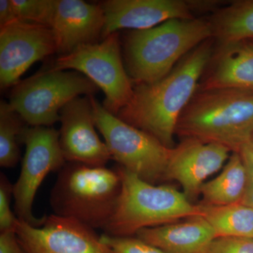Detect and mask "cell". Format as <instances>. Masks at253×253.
I'll return each mask as SVG.
<instances>
[{
    "mask_svg": "<svg viewBox=\"0 0 253 253\" xmlns=\"http://www.w3.org/2000/svg\"><path fill=\"white\" fill-rule=\"evenodd\" d=\"M22 118L11 109L9 103L0 104V166L5 168H14L20 159L18 143L21 140L24 126Z\"/></svg>",
    "mask_w": 253,
    "mask_h": 253,
    "instance_id": "21",
    "label": "cell"
},
{
    "mask_svg": "<svg viewBox=\"0 0 253 253\" xmlns=\"http://www.w3.org/2000/svg\"><path fill=\"white\" fill-rule=\"evenodd\" d=\"M0 253H26L15 230L2 231L0 234Z\"/></svg>",
    "mask_w": 253,
    "mask_h": 253,
    "instance_id": "26",
    "label": "cell"
},
{
    "mask_svg": "<svg viewBox=\"0 0 253 253\" xmlns=\"http://www.w3.org/2000/svg\"><path fill=\"white\" fill-rule=\"evenodd\" d=\"M105 23L101 4L82 0H57L51 29L57 53L63 56L85 44L96 42Z\"/></svg>",
    "mask_w": 253,
    "mask_h": 253,
    "instance_id": "15",
    "label": "cell"
},
{
    "mask_svg": "<svg viewBox=\"0 0 253 253\" xmlns=\"http://www.w3.org/2000/svg\"><path fill=\"white\" fill-rule=\"evenodd\" d=\"M240 155L244 161L247 172L246 191L241 204L253 208V160L244 155Z\"/></svg>",
    "mask_w": 253,
    "mask_h": 253,
    "instance_id": "27",
    "label": "cell"
},
{
    "mask_svg": "<svg viewBox=\"0 0 253 253\" xmlns=\"http://www.w3.org/2000/svg\"><path fill=\"white\" fill-rule=\"evenodd\" d=\"M106 38L119 30L149 29L171 19L195 18L193 1L185 0H109L101 4Z\"/></svg>",
    "mask_w": 253,
    "mask_h": 253,
    "instance_id": "14",
    "label": "cell"
},
{
    "mask_svg": "<svg viewBox=\"0 0 253 253\" xmlns=\"http://www.w3.org/2000/svg\"><path fill=\"white\" fill-rule=\"evenodd\" d=\"M121 191L122 180L117 169L71 163L61 169L50 203L54 214L104 230Z\"/></svg>",
    "mask_w": 253,
    "mask_h": 253,
    "instance_id": "5",
    "label": "cell"
},
{
    "mask_svg": "<svg viewBox=\"0 0 253 253\" xmlns=\"http://www.w3.org/2000/svg\"><path fill=\"white\" fill-rule=\"evenodd\" d=\"M240 154L244 155L253 160V134L251 140L246 146L240 151Z\"/></svg>",
    "mask_w": 253,
    "mask_h": 253,
    "instance_id": "29",
    "label": "cell"
},
{
    "mask_svg": "<svg viewBox=\"0 0 253 253\" xmlns=\"http://www.w3.org/2000/svg\"><path fill=\"white\" fill-rule=\"evenodd\" d=\"M136 236L166 253H206L216 238L214 229L203 217L145 228Z\"/></svg>",
    "mask_w": 253,
    "mask_h": 253,
    "instance_id": "17",
    "label": "cell"
},
{
    "mask_svg": "<svg viewBox=\"0 0 253 253\" xmlns=\"http://www.w3.org/2000/svg\"><path fill=\"white\" fill-rule=\"evenodd\" d=\"M57 0H11L16 17L26 22L51 27Z\"/></svg>",
    "mask_w": 253,
    "mask_h": 253,
    "instance_id": "22",
    "label": "cell"
},
{
    "mask_svg": "<svg viewBox=\"0 0 253 253\" xmlns=\"http://www.w3.org/2000/svg\"><path fill=\"white\" fill-rule=\"evenodd\" d=\"M57 53L51 27L15 20L0 27V85H16L33 63Z\"/></svg>",
    "mask_w": 253,
    "mask_h": 253,
    "instance_id": "10",
    "label": "cell"
},
{
    "mask_svg": "<svg viewBox=\"0 0 253 253\" xmlns=\"http://www.w3.org/2000/svg\"><path fill=\"white\" fill-rule=\"evenodd\" d=\"M18 19L11 0L0 1V27Z\"/></svg>",
    "mask_w": 253,
    "mask_h": 253,
    "instance_id": "28",
    "label": "cell"
},
{
    "mask_svg": "<svg viewBox=\"0 0 253 253\" xmlns=\"http://www.w3.org/2000/svg\"><path fill=\"white\" fill-rule=\"evenodd\" d=\"M60 122V145L66 161L102 167L112 159L95 129L90 96H78L63 106Z\"/></svg>",
    "mask_w": 253,
    "mask_h": 253,
    "instance_id": "12",
    "label": "cell"
},
{
    "mask_svg": "<svg viewBox=\"0 0 253 253\" xmlns=\"http://www.w3.org/2000/svg\"><path fill=\"white\" fill-rule=\"evenodd\" d=\"M98 86L78 71L40 72L18 83L9 105L31 126H51L60 121L63 106L82 94L90 96Z\"/></svg>",
    "mask_w": 253,
    "mask_h": 253,
    "instance_id": "7",
    "label": "cell"
},
{
    "mask_svg": "<svg viewBox=\"0 0 253 253\" xmlns=\"http://www.w3.org/2000/svg\"><path fill=\"white\" fill-rule=\"evenodd\" d=\"M252 41V42H253V41Z\"/></svg>",
    "mask_w": 253,
    "mask_h": 253,
    "instance_id": "30",
    "label": "cell"
},
{
    "mask_svg": "<svg viewBox=\"0 0 253 253\" xmlns=\"http://www.w3.org/2000/svg\"><path fill=\"white\" fill-rule=\"evenodd\" d=\"M14 184L10 182L4 174L0 177V231L15 230L18 220L11 209V199Z\"/></svg>",
    "mask_w": 253,
    "mask_h": 253,
    "instance_id": "24",
    "label": "cell"
},
{
    "mask_svg": "<svg viewBox=\"0 0 253 253\" xmlns=\"http://www.w3.org/2000/svg\"><path fill=\"white\" fill-rule=\"evenodd\" d=\"M176 134L239 154L253 134V91L197 89L181 113Z\"/></svg>",
    "mask_w": 253,
    "mask_h": 253,
    "instance_id": "3",
    "label": "cell"
},
{
    "mask_svg": "<svg viewBox=\"0 0 253 253\" xmlns=\"http://www.w3.org/2000/svg\"><path fill=\"white\" fill-rule=\"evenodd\" d=\"M206 253H253V238L216 237Z\"/></svg>",
    "mask_w": 253,
    "mask_h": 253,
    "instance_id": "25",
    "label": "cell"
},
{
    "mask_svg": "<svg viewBox=\"0 0 253 253\" xmlns=\"http://www.w3.org/2000/svg\"><path fill=\"white\" fill-rule=\"evenodd\" d=\"M96 127L104 136L111 158L120 166L150 184L166 179L172 149L110 113L90 95Z\"/></svg>",
    "mask_w": 253,
    "mask_h": 253,
    "instance_id": "6",
    "label": "cell"
},
{
    "mask_svg": "<svg viewBox=\"0 0 253 253\" xmlns=\"http://www.w3.org/2000/svg\"><path fill=\"white\" fill-rule=\"evenodd\" d=\"M101 240L112 253H166L137 237H120L105 234L101 236Z\"/></svg>",
    "mask_w": 253,
    "mask_h": 253,
    "instance_id": "23",
    "label": "cell"
},
{
    "mask_svg": "<svg viewBox=\"0 0 253 253\" xmlns=\"http://www.w3.org/2000/svg\"><path fill=\"white\" fill-rule=\"evenodd\" d=\"M230 152L221 145L183 138L172 149L166 179L179 182L184 195L192 201L201 194L206 179L218 172L229 160Z\"/></svg>",
    "mask_w": 253,
    "mask_h": 253,
    "instance_id": "13",
    "label": "cell"
},
{
    "mask_svg": "<svg viewBox=\"0 0 253 253\" xmlns=\"http://www.w3.org/2000/svg\"><path fill=\"white\" fill-rule=\"evenodd\" d=\"M203 206V217L212 226L216 237L253 238V208L241 203L224 206Z\"/></svg>",
    "mask_w": 253,
    "mask_h": 253,
    "instance_id": "20",
    "label": "cell"
},
{
    "mask_svg": "<svg viewBox=\"0 0 253 253\" xmlns=\"http://www.w3.org/2000/svg\"><path fill=\"white\" fill-rule=\"evenodd\" d=\"M207 75L198 89L253 91V42L221 44L214 50Z\"/></svg>",
    "mask_w": 253,
    "mask_h": 253,
    "instance_id": "16",
    "label": "cell"
},
{
    "mask_svg": "<svg viewBox=\"0 0 253 253\" xmlns=\"http://www.w3.org/2000/svg\"><path fill=\"white\" fill-rule=\"evenodd\" d=\"M247 183L246 166L239 153H232L220 174L201 189L204 205L224 206L239 204Z\"/></svg>",
    "mask_w": 253,
    "mask_h": 253,
    "instance_id": "18",
    "label": "cell"
},
{
    "mask_svg": "<svg viewBox=\"0 0 253 253\" xmlns=\"http://www.w3.org/2000/svg\"><path fill=\"white\" fill-rule=\"evenodd\" d=\"M21 140L26 145V154L13 189L15 212L20 220L40 226L45 217L37 218L33 214L35 196L46 175L62 169L66 160L60 145L59 131L51 126L25 127Z\"/></svg>",
    "mask_w": 253,
    "mask_h": 253,
    "instance_id": "9",
    "label": "cell"
},
{
    "mask_svg": "<svg viewBox=\"0 0 253 253\" xmlns=\"http://www.w3.org/2000/svg\"><path fill=\"white\" fill-rule=\"evenodd\" d=\"M50 69L75 70L89 78L104 91L105 109L115 116L128 104L134 91L121 56L118 33L101 42L85 44L59 56Z\"/></svg>",
    "mask_w": 253,
    "mask_h": 253,
    "instance_id": "8",
    "label": "cell"
},
{
    "mask_svg": "<svg viewBox=\"0 0 253 253\" xmlns=\"http://www.w3.org/2000/svg\"><path fill=\"white\" fill-rule=\"evenodd\" d=\"M219 45L253 40V0H239L216 9L209 19Z\"/></svg>",
    "mask_w": 253,
    "mask_h": 253,
    "instance_id": "19",
    "label": "cell"
},
{
    "mask_svg": "<svg viewBox=\"0 0 253 253\" xmlns=\"http://www.w3.org/2000/svg\"><path fill=\"white\" fill-rule=\"evenodd\" d=\"M117 170L122 191L114 214L104 229L108 235L129 237L145 228L204 216L203 205L193 204L172 186L150 184L121 166Z\"/></svg>",
    "mask_w": 253,
    "mask_h": 253,
    "instance_id": "4",
    "label": "cell"
},
{
    "mask_svg": "<svg viewBox=\"0 0 253 253\" xmlns=\"http://www.w3.org/2000/svg\"><path fill=\"white\" fill-rule=\"evenodd\" d=\"M15 231L26 253H112L94 229L56 214L40 226L18 219Z\"/></svg>",
    "mask_w": 253,
    "mask_h": 253,
    "instance_id": "11",
    "label": "cell"
},
{
    "mask_svg": "<svg viewBox=\"0 0 253 253\" xmlns=\"http://www.w3.org/2000/svg\"><path fill=\"white\" fill-rule=\"evenodd\" d=\"M213 52L212 41L208 40L162 79L136 84L131 99L116 116L173 149L178 121L197 91Z\"/></svg>",
    "mask_w": 253,
    "mask_h": 253,
    "instance_id": "1",
    "label": "cell"
},
{
    "mask_svg": "<svg viewBox=\"0 0 253 253\" xmlns=\"http://www.w3.org/2000/svg\"><path fill=\"white\" fill-rule=\"evenodd\" d=\"M212 38L209 20L197 18L171 19L149 29L129 32L124 40L126 72L136 84L159 81Z\"/></svg>",
    "mask_w": 253,
    "mask_h": 253,
    "instance_id": "2",
    "label": "cell"
}]
</instances>
